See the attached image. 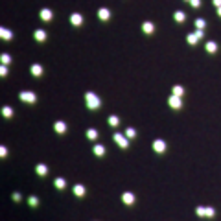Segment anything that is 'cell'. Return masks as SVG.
Instances as JSON below:
<instances>
[{"instance_id":"obj_21","label":"cell","mask_w":221,"mask_h":221,"mask_svg":"<svg viewBox=\"0 0 221 221\" xmlns=\"http://www.w3.org/2000/svg\"><path fill=\"white\" fill-rule=\"evenodd\" d=\"M0 59H2V63H4V65H7V63H11V57H9L7 54H2V55H0Z\"/></svg>"},{"instance_id":"obj_13","label":"cell","mask_w":221,"mask_h":221,"mask_svg":"<svg viewBox=\"0 0 221 221\" xmlns=\"http://www.w3.org/2000/svg\"><path fill=\"white\" fill-rule=\"evenodd\" d=\"M0 37H2V39L6 41H9L11 39V31H9V30H7V28H0Z\"/></svg>"},{"instance_id":"obj_31","label":"cell","mask_w":221,"mask_h":221,"mask_svg":"<svg viewBox=\"0 0 221 221\" xmlns=\"http://www.w3.org/2000/svg\"><path fill=\"white\" fill-rule=\"evenodd\" d=\"M0 74H2V76H6V74H7V68H6V66H2V68H0Z\"/></svg>"},{"instance_id":"obj_7","label":"cell","mask_w":221,"mask_h":221,"mask_svg":"<svg viewBox=\"0 0 221 221\" xmlns=\"http://www.w3.org/2000/svg\"><path fill=\"white\" fill-rule=\"evenodd\" d=\"M142 30H144L146 33H153V31H155V24L149 22V20H146V22L142 24Z\"/></svg>"},{"instance_id":"obj_10","label":"cell","mask_w":221,"mask_h":221,"mask_svg":"<svg viewBox=\"0 0 221 221\" xmlns=\"http://www.w3.org/2000/svg\"><path fill=\"white\" fill-rule=\"evenodd\" d=\"M33 37H35V41H39V42H42V41L46 39V31H44V30H35Z\"/></svg>"},{"instance_id":"obj_19","label":"cell","mask_w":221,"mask_h":221,"mask_svg":"<svg viewBox=\"0 0 221 221\" xmlns=\"http://www.w3.org/2000/svg\"><path fill=\"white\" fill-rule=\"evenodd\" d=\"M2 114H4V116H6V118H9V116H11V114H13V111H11V109H9V107H4V109H2Z\"/></svg>"},{"instance_id":"obj_16","label":"cell","mask_w":221,"mask_h":221,"mask_svg":"<svg viewBox=\"0 0 221 221\" xmlns=\"http://www.w3.org/2000/svg\"><path fill=\"white\" fill-rule=\"evenodd\" d=\"M55 131H57V133H65V131H66V125H65L63 122H57V123H55Z\"/></svg>"},{"instance_id":"obj_6","label":"cell","mask_w":221,"mask_h":221,"mask_svg":"<svg viewBox=\"0 0 221 221\" xmlns=\"http://www.w3.org/2000/svg\"><path fill=\"white\" fill-rule=\"evenodd\" d=\"M170 107H173V109H181L182 103L179 100V96H170Z\"/></svg>"},{"instance_id":"obj_9","label":"cell","mask_w":221,"mask_h":221,"mask_svg":"<svg viewBox=\"0 0 221 221\" xmlns=\"http://www.w3.org/2000/svg\"><path fill=\"white\" fill-rule=\"evenodd\" d=\"M153 149L159 151V153H162V151L166 149V144H164L162 140H155V142H153Z\"/></svg>"},{"instance_id":"obj_11","label":"cell","mask_w":221,"mask_h":221,"mask_svg":"<svg viewBox=\"0 0 221 221\" xmlns=\"http://www.w3.org/2000/svg\"><path fill=\"white\" fill-rule=\"evenodd\" d=\"M199 39H201V37H199L197 33H190V35H186V41H188L190 44H197V42H199Z\"/></svg>"},{"instance_id":"obj_18","label":"cell","mask_w":221,"mask_h":221,"mask_svg":"<svg viewBox=\"0 0 221 221\" xmlns=\"http://www.w3.org/2000/svg\"><path fill=\"white\" fill-rule=\"evenodd\" d=\"M182 92H184V90H182V87H179V85H177V87H173V96H182Z\"/></svg>"},{"instance_id":"obj_20","label":"cell","mask_w":221,"mask_h":221,"mask_svg":"<svg viewBox=\"0 0 221 221\" xmlns=\"http://www.w3.org/2000/svg\"><path fill=\"white\" fill-rule=\"evenodd\" d=\"M87 137H89V138H96V137H98V131H96V129H89V131H87Z\"/></svg>"},{"instance_id":"obj_25","label":"cell","mask_w":221,"mask_h":221,"mask_svg":"<svg viewBox=\"0 0 221 221\" xmlns=\"http://www.w3.org/2000/svg\"><path fill=\"white\" fill-rule=\"evenodd\" d=\"M74 190H76V195H83V194H85V188H83V186H76Z\"/></svg>"},{"instance_id":"obj_27","label":"cell","mask_w":221,"mask_h":221,"mask_svg":"<svg viewBox=\"0 0 221 221\" xmlns=\"http://www.w3.org/2000/svg\"><path fill=\"white\" fill-rule=\"evenodd\" d=\"M125 135H127V137H129V138H133V137H135V135H137V133H135V129H131V127H129V129H127V131H125Z\"/></svg>"},{"instance_id":"obj_15","label":"cell","mask_w":221,"mask_h":221,"mask_svg":"<svg viewBox=\"0 0 221 221\" xmlns=\"http://www.w3.org/2000/svg\"><path fill=\"white\" fill-rule=\"evenodd\" d=\"M31 74H33V76H41V74H42V66L33 65V66H31Z\"/></svg>"},{"instance_id":"obj_32","label":"cell","mask_w":221,"mask_h":221,"mask_svg":"<svg viewBox=\"0 0 221 221\" xmlns=\"http://www.w3.org/2000/svg\"><path fill=\"white\" fill-rule=\"evenodd\" d=\"M218 15L221 17V7H218Z\"/></svg>"},{"instance_id":"obj_26","label":"cell","mask_w":221,"mask_h":221,"mask_svg":"<svg viewBox=\"0 0 221 221\" xmlns=\"http://www.w3.org/2000/svg\"><path fill=\"white\" fill-rule=\"evenodd\" d=\"M123 203H133V195L131 194H123Z\"/></svg>"},{"instance_id":"obj_2","label":"cell","mask_w":221,"mask_h":221,"mask_svg":"<svg viewBox=\"0 0 221 221\" xmlns=\"http://www.w3.org/2000/svg\"><path fill=\"white\" fill-rule=\"evenodd\" d=\"M19 98L22 101H28V103H35V101H37V96H35V94H31V92H20Z\"/></svg>"},{"instance_id":"obj_14","label":"cell","mask_w":221,"mask_h":221,"mask_svg":"<svg viewBox=\"0 0 221 221\" xmlns=\"http://www.w3.org/2000/svg\"><path fill=\"white\" fill-rule=\"evenodd\" d=\"M206 50H208V52H216V50H218V42L208 41V42H206Z\"/></svg>"},{"instance_id":"obj_30","label":"cell","mask_w":221,"mask_h":221,"mask_svg":"<svg viewBox=\"0 0 221 221\" xmlns=\"http://www.w3.org/2000/svg\"><path fill=\"white\" fill-rule=\"evenodd\" d=\"M212 6H216V7H221V0H212Z\"/></svg>"},{"instance_id":"obj_23","label":"cell","mask_w":221,"mask_h":221,"mask_svg":"<svg viewBox=\"0 0 221 221\" xmlns=\"http://www.w3.org/2000/svg\"><path fill=\"white\" fill-rule=\"evenodd\" d=\"M118 116H111V118H109V125H118Z\"/></svg>"},{"instance_id":"obj_28","label":"cell","mask_w":221,"mask_h":221,"mask_svg":"<svg viewBox=\"0 0 221 221\" xmlns=\"http://www.w3.org/2000/svg\"><path fill=\"white\" fill-rule=\"evenodd\" d=\"M190 6L192 7H199L201 6V0H190Z\"/></svg>"},{"instance_id":"obj_22","label":"cell","mask_w":221,"mask_h":221,"mask_svg":"<svg viewBox=\"0 0 221 221\" xmlns=\"http://www.w3.org/2000/svg\"><path fill=\"white\" fill-rule=\"evenodd\" d=\"M94 153H96V155H103V153H105L103 146H96V147H94Z\"/></svg>"},{"instance_id":"obj_1","label":"cell","mask_w":221,"mask_h":221,"mask_svg":"<svg viewBox=\"0 0 221 221\" xmlns=\"http://www.w3.org/2000/svg\"><path fill=\"white\" fill-rule=\"evenodd\" d=\"M85 100H87V105H89L90 109H98V107H100V98H98L96 94H92V92H87V94H85Z\"/></svg>"},{"instance_id":"obj_4","label":"cell","mask_w":221,"mask_h":221,"mask_svg":"<svg viewBox=\"0 0 221 221\" xmlns=\"http://www.w3.org/2000/svg\"><path fill=\"white\" fill-rule=\"evenodd\" d=\"M114 142H116L120 147H127V146H129V144H127V138H125V137H122L120 133H114Z\"/></svg>"},{"instance_id":"obj_24","label":"cell","mask_w":221,"mask_h":221,"mask_svg":"<svg viewBox=\"0 0 221 221\" xmlns=\"http://www.w3.org/2000/svg\"><path fill=\"white\" fill-rule=\"evenodd\" d=\"M37 173H39V175H44V173H46V166H42V164L37 166Z\"/></svg>"},{"instance_id":"obj_8","label":"cell","mask_w":221,"mask_h":221,"mask_svg":"<svg viewBox=\"0 0 221 221\" xmlns=\"http://www.w3.org/2000/svg\"><path fill=\"white\" fill-rule=\"evenodd\" d=\"M54 17V13H52V9H48V7H44L42 11H41V19L42 20H52Z\"/></svg>"},{"instance_id":"obj_3","label":"cell","mask_w":221,"mask_h":221,"mask_svg":"<svg viewBox=\"0 0 221 221\" xmlns=\"http://www.w3.org/2000/svg\"><path fill=\"white\" fill-rule=\"evenodd\" d=\"M70 22H72V26H81V24H83L81 13H72V15H70Z\"/></svg>"},{"instance_id":"obj_5","label":"cell","mask_w":221,"mask_h":221,"mask_svg":"<svg viewBox=\"0 0 221 221\" xmlns=\"http://www.w3.org/2000/svg\"><path fill=\"white\" fill-rule=\"evenodd\" d=\"M98 17H100L101 20H109L111 19V11H109L107 7H100V9H98Z\"/></svg>"},{"instance_id":"obj_29","label":"cell","mask_w":221,"mask_h":221,"mask_svg":"<svg viewBox=\"0 0 221 221\" xmlns=\"http://www.w3.org/2000/svg\"><path fill=\"white\" fill-rule=\"evenodd\" d=\"M55 186H57V188H65V181H63V179H57V181H55Z\"/></svg>"},{"instance_id":"obj_17","label":"cell","mask_w":221,"mask_h":221,"mask_svg":"<svg viewBox=\"0 0 221 221\" xmlns=\"http://www.w3.org/2000/svg\"><path fill=\"white\" fill-rule=\"evenodd\" d=\"M204 26H206V22H204L203 19H197V20H195V28H197V30H203Z\"/></svg>"},{"instance_id":"obj_12","label":"cell","mask_w":221,"mask_h":221,"mask_svg":"<svg viewBox=\"0 0 221 221\" xmlns=\"http://www.w3.org/2000/svg\"><path fill=\"white\" fill-rule=\"evenodd\" d=\"M173 19L177 20V22H184V20H186V13H184V11H175V13H173Z\"/></svg>"},{"instance_id":"obj_33","label":"cell","mask_w":221,"mask_h":221,"mask_svg":"<svg viewBox=\"0 0 221 221\" xmlns=\"http://www.w3.org/2000/svg\"><path fill=\"white\" fill-rule=\"evenodd\" d=\"M186 2H190V0H186Z\"/></svg>"}]
</instances>
